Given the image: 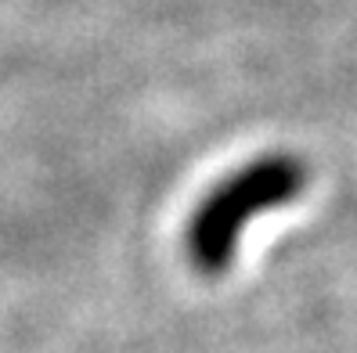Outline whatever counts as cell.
Masks as SVG:
<instances>
[{
  "label": "cell",
  "instance_id": "1",
  "mask_svg": "<svg viewBox=\"0 0 357 353\" xmlns=\"http://www.w3.org/2000/svg\"><path fill=\"white\" fill-rule=\"evenodd\" d=\"M307 188V170L292 155H264L209 191L188 223V256L202 274H224L249 220L289 205Z\"/></svg>",
  "mask_w": 357,
  "mask_h": 353
}]
</instances>
